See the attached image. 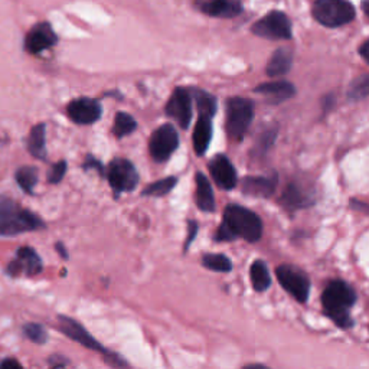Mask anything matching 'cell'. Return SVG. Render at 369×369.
<instances>
[{
  "label": "cell",
  "instance_id": "obj_19",
  "mask_svg": "<svg viewBox=\"0 0 369 369\" xmlns=\"http://www.w3.org/2000/svg\"><path fill=\"white\" fill-rule=\"evenodd\" d=\"M202 11L213 18H236L243 12L241 0H209L202 5Z\"/></svg>",
  "mask_w": 369,
  "mask_h": 369
},
{
  "label": "cell",
  "instance_id": "obj_30",
  "mask_svg": "<svg viewBox=\"0 0 369 369\" xmlns=\"http://www.w3.org/2000/svg\"><path fill=\"white\" fill-rule=\"evenodd\" d=\"M277 133H278V127L277 126H270V127L264 128L263 133L260 134L258 140H257L256 147L253 149V153L256 156L263 158L268 152L270 147L274 144V141L277 138Z\"/></svg>",
  "mask_w": 369,
  "mask_h": 369
},
{
  "label": "cell",
  "instance_id": "obj_23",
  "mask_svg": "<svg viewBox=\"0 0 369 369\" xmlns=\"http://www.w3.org/2000/svg\"><path fill=\"white\" fill-rule=\"evenodd\" d=\"M28 149L35 159L46 161V126L44 123L36 124L29 134Z\"/></svg>",
  "mask_w": 369,
  "mask_h": 369
},
{
  "label": "cell",
  "instance_id": "obj_9",
  "mask_svg": "<svg viewBox=\"0 0 369 369\" xmlns=\"http://www.w3.org/2000/svg\"><path fill=\"white\" fill-rule=\"evenodd\" d=\"M179 147V134L173 124L158 127L149 140V153L155 162L163 163L171 159Z\"/></svg>",
  "mask_w": 369,
  "mask_h": 369
},
{
  "label": "cell",
  "instance_id": "obj_6",
  "mask_svg": "<svg viewBox=\"0 0 369 369\" xmlns=\"http://www.w3.org/2000/svg\"><path fill=\"white\" fill-rule=\"evenodd\" d=\"M276 276L281 287L299 303H306L310 296V280L308 274L291 264H281L276 268Z\"/></svg>",
  "mask_w": 369,
  "mask_h": 369
},
{
  "label": "cell",
  "instance_id": "obj_28",
  "mask_svg": "<svg viewBox=\"0 0 369 369\" xmlns=\"http://www.w3.org/2000/svg\"><path fill=\"white\" fill-rule=\"evenodd\" d=\"M202 266L208 270L218 271V273H230L233 270L231 260L224 254H211V253L203 254Z\"/></svg>",
  "mask_w": 369,
  "mask_h": 369
},
{
  "label": "cell",
  "instance_id": "obj_18",
  "mask_svg": "<svg viewBox=\"0 0 369 369\" xmlns=\"http://www.w3.org/2000/svg\"><path fill=\"white\" fill-rule=\"evenodd\" d=\"M254 93L264 96L268 104L278 106L283 101L290 100L296 96V87L288 81H273V83L260 84L258 87L254 89Z\"/></svg>",
  "mask_w": 369,
  "mask_h": 369
},
{
  "label": "cell",
  "instance_id": "obj_14",
  "mask_svg": "<svg viewBox=\"0 0 369 369\" xmlns=\"http://www.w3.org/2000/svg\"><path fill=\"white\" fill-rule=\"evenodd\" d=\"M58 322H59L58 323L59 330L65 336L72 339L74 342H77V343H80V345H83V346H86L89 349L100 352V353H106L107 352V349L98 340H96L87 332V329L81 323H79L77 320H74V319H71L68 316H62L61 315V316H58Z\"/></svg>",
  "mask_w": 369,
  "mask_h": 369
},
{
  "label": "cell",
  "instance_id": "obj_3",
  "mask_svg": "<svg viewBox=\"0 0 369 369\" xmlns=\"http://www.w3.org/2000/svg\"><path fill=\"white\" fill-rule=\"evenodd\" d=\"M45 228L42 219L9 196L0 195V236L12 237Z\"/></svg>",
  "mask_w": 369,
  "mask_h": 369
},
{
  "label": "cell",
  "instance_id": "obj_15",
  "mask_svg": "<svg viewBox=\"0 0 369 369\" xmlns=\"http://www.w3.org/2000/svg\"><path fill=\"white\" fill-rule=\"evenodd\" d=\"M6 271L12 277H19L22 274L34 277L42 271V260L34 248L22 247L16 253V260L8 266Z\"/></svg>",
  "mask_w": 369,
  "mask_h": 369
},
{
  "label": "cell",
  "instance_id": "obj_2",
  "mask_svg": "<svg viewBox=\"0 0 369 369\" xmlns=\"http://www.w3.org/2000/svg\"><path fill=\"white\" fill-rule=\"evenodd\" d=\"M356 300V291L343 280H332L322 293L325 315L340 329H349L353 326V319L350 318L349 310Z\"/></svg>",
  "mask_w": 369,
  "mask_h": 369
},
{
  "label": "cell",
  "instance_id": "obj_13",
  "mask_svg": "<svg viewBox=\"0 0 369 369\" xmlns=\"http://www.w3.org/2000/svg\"><path fill=\"white\" fill-rule=\"evenodd\" d=\"M208 169L211 172L213 182L218 185V188L224 191H231L237 186V182H238L237 171L233 162L226 155L213 156L208 163Z\"/></svg>",
  "mask_w": 369,
  "mask_h": 369
},
{
  "label": "cell",
  "instance_id": "obj_27",
  "mask_svg": "<svg viewBox=\"0 0 369 369\" xmlns=\"http://www.w3.org/2000/svg\"><path fill=\"white\" fill-rule=\"evenodd\" d=\"M137 130V121L124 111H118L114 117V124H113V133L117 138H121L124 136H128Z\"/></svg>",
  "mask_w": 369,
  "mask_h": 369
},
{
  "label": "cell",
  "instance_id": "obj_35",
  "mask_svg": "<svg viewBox=\"0 0 369 369\" xmlns=\"http://www.w3.org/2000/svg\"><path fill=\"white\" fill-rule=\"evenodd\" d=\"M198 228H199V226H198L196 221H193V219H189V221H188V238H186V241H185L183 251H188V250H189L192 241H193L195 237L198 236Z\"/></svg>",
  "mask_w": 369,
  "mask_h": 369
},
{
  "label": "cell",
  "instance_id": "obj_38",
  "mask_svg": "<svg viewBox=\"0 0 369 369\" xmlns=\"http://www.w3.org/2000/svg\"><path fill=\"white\" fill-rule=\"evenodd\" d=\"M49 363H51L52 366H55V368H61V366L68 365L69 362H68V359H65V358H62V356H51Z\"/></svg>",
  "mask_w": 369,
  "mask_h": 369
},
{
  "label": "cell",
  "instance_id": "obj_22",
  "mask_svg": "<svg viewBox=\"0 0 369 369\" xmlns=\"http://www.w3.org/2000/svg\"><path fill=\"white\" fill-rule=\"evenodd\" d=\"M213 127L212 118L199 117L193 130V151L198 156H203L211 144Z\"/></svg>",
  "mask_w": 369,
  "mask_h": 369
},
{
  "label": "cell",
  "instance_id": "obj_21",
  "mask_svg": "<svg viewBox=\"0 0 369 369\" xmlns=\"http://www.w3.org/2000/svg\"><path fill=\"white\" fill-rule=\"evenodd\" d=\"M195 182H196L195 202H196L198 208L202 212H213L215 211V198H213V191H212V186H211L208 178L202 172H198L195 175Z\"/></svg>",
  "mask_w": 369,
  "mask_h": 369
},
{
  "label": "cell",
  "instance_id": "obj_10",
  "mask_svg": "<svg viewBox=\"0 0 369 369\" xmlns=\"http://www.w3.org/2000/svg\"><path fill=\"white\" fill-rule=\"evenodd\" d=\"M251 31L254 35L270 41H287L291 38V22L285 14L276 11L257 21Z\"/></svg>",
  "mask_w": 369,
  "mask_h": 369
},
{
  "label": "cell",
  "instance_id": "obj_25",
  "mask_svg": "<svg viewBox=\"0 0 369 369\" xmlns=\"http://www.w3.org/2000/svg\"><path fill=\"white\" fill-rule=\"evenodd\" d=\"M250 280L256 291L263 293L271 285V276L267 264L263 260H256L250 267Z\"/></svg>",
  "mask_w": 369,
  "mask_h": 369
},
{
  "label": "cell",
  "instance_id": "obj_20",
  "mask_svg": "<svg viewBox=\"0 0 369 369\" xmlns=\"http://www.w3.org/2000/svg\"><path fill=\"white\" fill-rule=\"evenodd\" d=\"M293 65V52L291 49L283 46L274 51L271 55L267 66H266V74L271 79L276 77H283L291 69Z\"/></svg>",
  "mask_w": 369,
  "mask_h": 369
},
{
  "label": "cell",
  "instance_id": "obj_33",
  "mask_svg": "<svg viewBox=\"0 0 369 369\" xmlns=\"http://www.w3.org/2000/svg\"><path fill=\"white\" fill-rule=\"evenodd\" d=\"M66 173V162L65 161H59L58 163H55L51 171H49V175H48V182L52 183V185H58Z\"/></svg>",
  "mask_w": 369,
  "mask_h": 369
},
{
  "label": "cell",
  "instance_id": "obj_41",
  "mask_svg": "<svg viewBox=\"0 0 369 369\" xmlns=\"http://www.w3.org/2000/svg\"><path fill=\"white\" fill-rule=\"evenodd\" d=\"M55 248H56V251L59 253V256H61L64 260H68V251L65 250V247H64L62 243H56Z\"/></svg>",
  "mask_w": 369,
  "mask_h": 369
},
{
  "label": "cell",
  "instance_id": "obj_1",
  "mask_svg": "<svg viewBox=\"0 0 369 369\" xmlns=\"http://www.w3.org/2000/svg\"><path fill=\"white\" fill-rule=\"evenodd\" d=\"M263 236V221L246 206L231 203L224 211V223L216 230L213 240L216 243H231L243 238L248 243H257Z\"/></svg>",
  "mask_w": 369,
  "mask_h": 369
},
{
  "label": "cell",
  "instance_id": "obj_4",
  "mask_svg": "<svg viewBox=\"0 0 369 369\" xmlns=\"http://www.w3.org/2000/svg\"><path fill=\"white\" fill-rule=\"evenodd\" d=\"M227 134L234 141H241L254 120V103L244 97H231L226 104Z\"/></svg>",
  "mask_w": 369,
  "mask_h": 369
},
{
  "label": "cell",
  "instance_id": "obj_31",
  "mask_svg": "<svg viewBox=\"0 0 369 369\" xmlns=\"http://www.w3.org/2000/svg\"><path fill=\"white\" fill-rule=\"evenodd\" d=\"M369 94V76L363 74V76L353 80L348 89V98L350 101H360L366 98Z\"/></svg>",
  "mask_w": 369,
  "mask_h": 369
},
{
  "label": "cell",
  "instance_id": "obj_24",
  "mask_svg": "<svg viewBox=\"0 0 369 369\" xmlns=\"http://www.w3.org/2000/svg\"><path fill=\"white\" fill-rule=\"evenodd\" d=\"M191 94H192V98L196 103L199 117L213 118V116L216 114V110H218L216 98L212 94H209L203 90H199V89H192Z\"/></svg>",
  "mask_w": 369,
  "mask_h": 369
},
{
  "label": "cell",
  "instance_id": "obj_5",
  "mask_svg": "<svg viewBox=\"0 0 369 369\" xmlns=\"http://www.w3.org/2000/svg\"><path fill=\"white\" fill-rule=\"evenodd\" d=\"M355 8L346 0H316L313 5L315 19L328 28L343 26L355 19Z\"/></svg>",
  "mask_w": 369,
  "mask_h": 369
},
{
  "label": "cell",
  "instance_id": "obj_16",
  "mask_svg": "<svg viewBox=\"0 0 369 369\" xmlns=\"http://www.w3.org/2000/svg\"><path fill=\"white\" fill-rule=\"evenodd\" d=\"M56 42L58 36L52 26L48 22H41L28 32L25 39V49L32 55H38L56 45Z\"/></svg>",
  "mask_w": 369,
  "mask_h": 369
},
{
  "label": "cell",
  "instance_id": "obj_12",
  "mask_svg": "<svg viewBox=\"0 0 369 369\" xmlns=\"http://www.w3.org/2000/svg\"><path fill=\"white\" fill-rule=\"evenodd\" d=\"M68 117L80 126H90L94 124L101 118L103 107L98 100L81 97L77 100H72L66 107Z\"/></svg>",
  "mask_w": 369,
  "mask_h": 369
},
{
  "label": "cell",
  "instance_id": "obj_32",
  "mask_svg": "<svg viewBox=\"0 0 369 369\" xmlns=\"http://www.w3.org/2000/svg\"><path fill=\"white\" fill-rule=\"evenodd\" d=\"M24 332L26 335L28 339H31L32 342L38 343V345H44L48 340V332L45 330V328L42 325L38 323H28L24 328Z\"/></svg>",
  "mask_w": 369,
  "mask_h": 369
},
{
  "label": "cell",
  "instance_id": "obj_34",
  "mask_svg": "<svg viewBox=\"0 0 369 369\" xmlns=\"http://www.w3.org/2000/svg\"><path fill=\"white\" fill-rule=\"evenodd\" d=\"M103 355H104V360H106L108 365H111V366H116V368H126V366H128V362H126L120 355H117V353H114V352L107 350V352L103 353Z\"/></svg>",
  "mask_w": 369,
  "mask_h": 369
},
{
  "label": "cell",
  "instance_id": "obj_8",
  "mask_svg": "<svg viewBox=\"0 0 369 369\" xmlns=\"http://www.w3.org/2000/svg\"><path fill=\"white\" fill-rule=\"evenodd\" d=\"M278 202L285 211L290 212L310 208L316 202L315 186L303 179H294L287 183Z\"/></svg>",
  "mask_w": 369,
  "mask_h": 369
},
{
  "label": "cell",
  "instance_id": "obj_37",
  "mask_svg": "<svg viewBox=\"0 0 369 369\" xmlns=\"http://www.w3.org/2000/svg\"><path fill=\"white\" fill-rule=\"evenodd\" d=\"M22 365L16 359H5L4 362H0V369H21Z\"/></svg>",
  "mask_w": 369,
  "mask_h": 369
},
{
  "label": "cell",
  "instance_id": "obj_36",
  "mask_svg": "<svg viewBox=\"0 0 369 369\" xmlns=\"http://www.w3.org/2000/svg\"><path fill=\"white\" fill-rule=\"evenodd\" d=\"M84 171H90V169H96V171H98L100 172V175L101 176H104L106 175V169H104V166L101 165V162L100 161H97L94 156H91V155H89L87 156V159H86V162H84Z\"/></svg>",
  "mask_w": 369,
  "mask_h": 369
},
{
  "label": "cell",
  "instance_id": "obj_40",
  "mask_svg": "<svg viewBox=\"0 0 369 369\" xmlns=\"http://www.w3.org/2000/svg\"><path fill=\"white\" fill-rule=\"evenodd\" d=\"M333 104H335V97L330 94V96H326L325 98H323V108H325V113L326 111H329L332 107H333Z\"/></svg>",
  "mask_w": 369,
  "mask_h": 369
},
{
  "label": "cell",
  "instance_id": "obj_11",
  "mask_svg": "<svg viewBox=\"0 0 369 369\" xmlns=\"http://www.w3.org/2000/svg\"><path fill=\"white\" fill-rule=\"evenodd\" d=\"M192 94L189 89L185 87H178L173 90L171 98L166 103L165 113L168 117L173 118L183 130H186L191 124L192 120Z\"/></svg>",
  "mask_w": 369,
  "mask_h": 369
},
{
  "label": "cell",
  "instance_id": "obj_17",
  "mask_svg": "<svg viewBox=\"0 0 369 369\" xmlns=\"http://www.w3.org/2000/svg\"><path fill=\"white\" fill-rule=\"evenodd\" d=\"M277 182V173H271L270 176H246L243 179L241 192L254 198H270L276 192Z\"/></svg>",
  "mask_w": 369,
  "mask_h": 369
},
{
  "label": "cell",
  "instance_id": "obj_29",
  "mask_svg": "<svg viewBox=\"0 0 369 369\" xmlns=\"http://www.w3.org/2000/svg\"><path fill=\"white\" fill-rule=\"evenodd\" d=\"M176 183H178V178H175V176H168V178H165V179H161V181L153 182V183L149 185V186H146V188L143 189L141 195H143V196H156V198L165 196V195H168V193L176 186Z\"/></svg>",
  "mask_w": 369,
  "mask_h": 369
},
{
  "label": "cell",
  "instance_id": "obj_7",
  "mask_svg": "<svg viewBox=\"0 0 369 369\" xmlns=\"http://www.w3.org/2000/svg\"><path fill=\"white\" fill-rule=\"evenodd\" d=\"M106 176L108 179L116 199L124 192L134 191L140 181V175L136 166L130 161L121 158L113 159L110 162Z\"/></svg>",
  "mask_w": 369,
  "mask_h": 369
},
{
  "label": "cell",
  "instance_id": "obj_39",
  "mask_svg": "<svg viewBox=\"0 0 369 369\" xmlns=\"http://www.w3.org/2000/svg\"><path fill=\"white\" fill-rule=\"evenodd\" d=\"M368 52H369V41H365L359 48V54H360V56L363 58L365 62H369V54Z\"/></svg>",
  "mask_w": 369,
  "mask_h": 369
},
{
  "label": "cell",
  "instance_id": "obj_26",
  "mask_svg": "<svg viewBox=\"0 0 369 369\" xmlns=\"http://www.w3.org/2000/svg\"><path fill=\"white\" fill-rule=\"evenodd\" d=\"M19 186L29 195H34V189L39 181V171L35 166H24L16 171L15 175Z\"/></svg>",
  "mask_w": 369,
  "mask_h": 369
}]
</instances>
